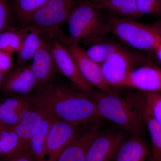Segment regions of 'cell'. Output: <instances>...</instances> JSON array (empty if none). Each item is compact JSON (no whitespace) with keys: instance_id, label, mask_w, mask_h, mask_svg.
<instances>
[{"instance_id":"6da1fadb","label":"cell","mask_w":161,"mask_h":161,"mask_svg":"<svg viewBox=\"0 0 161 161\" xmlns=\"http://www.w3.org/2000/svg\"><path fill=\"white\" fill-rule=\"evenodd\" d=\"M31 99V105L45 114L75 125L101 119L90 94L63 84L52 82L38 88Z\"/></svg>"},{"instance_id":"7a4b0ae2","label":"cell","mask_w":161,"mask_h":161,"mask_svg":"<svg viewBox=\"0 0 161 161\" xmlns=\"http://www.w3.org/2000/svg\"><path fill=\"white\" fill-rule=\"evenodd\" d=\"M107 21L110 31L121 42L133 49L154 52L161 42V20L143 23L113 16Z\"/></svg>"},{"instance_id":"3957f363","label":"cell","mask_w":161,"mask_h":161,"mask_svg":"<svg viewBox=\"0 0 161 161\" xmlns=\"http://www.w3.org/2000/svg\"><path fill=\"white\" fill-rule=\"evenodd\" d=\"M99 10L90 0H80L67 23L70 40L78 44L99 43L110 31Z\"/></svg>"},{"instance_id":"277c9868","label":"cell","mask_w":161,"mask_h":161,"mask_svg":"<svg viewBox=\"0 0 161 161\" xmlns=\"http://www.w3.org/2000/svg\"><path fill=\"white\" fill-rule=\"evenodd\" d=\"M90 95L101 118L111 121L132 135H140L145 125L125 98L121 97L114 91H94Z\"/></svg>"},{"instance_id":"5b68a950","label":"cell","mask_w":161,"mask_h":161,"mask_svg":"<svg viewBox=\"0 0 161 161\" xmlns=\"http://www.w3.org/2000/svg\"><path fill=\"white\" fill-rule=\"evenodd\" d=\"M80 0H49L26 21L23 27H34L53 37L60 28L67 23L72 13Z\"/></svg>"},{"instance_id":"8992f818","label":"cell","mask_w":161,"mask_h":161,"mask_svg":"<svg viewBox=\"0 0 161 161\" xmlns=\"http://www.w3.org/2000/svg\"><path fill=\"white\" fill-rule=\"evenodd\" d=\"M149 63L150 60L146 55L124 47L100 66L107 83L112 88H119L130 72L137 67Z\"/></svg>"},{"instance_id":"52a82bcc","label":"cell","mask_w":161,"mask_h":161,"mask_svg":"<svg viewBox=\"0 0 161 161\" xmlns=\"http://www.w3.org/2000/svg\"><path fill=\"white\" fill-rule=\"evenodd\" d=\"M58 36L61 42L59 41L64 43V45L62 44L69 52L82 78L92 86L95 87L99 91L106 92H113L112 87L105 80L100 64L91 59L78 43L73 42L69 37H65L61 34Z\"/></svg>"},{"instance_id":"ba28073f","label":"cell","mask_w":161,"mask_h":161,"mask_svg":"<svg viewBox=\"0 0 161 161\" xmlns=\"http://www.w3.org/2000/svg\"><path fill=\"white\" fill-rule=\"evenodd\" d=\"M78 126L55 119L46 142V161H57L60 153L78 134Z\"/></svg>"},{"instance_id":"9c48e42d","label":"cell","mask_w":161,"mask_h":161,"mask_svg":"<svg viewBox=\"0 0 161 161\" xmlns=\"http://www.w3.org/2000/svg\"><path fill=\"white\" fill-rule=\"evenodd\" d=\"M51 47L58 70L77 89L86 94L92 93L94 91L93 86L82 78L75 60L66 47L58 40L53 41Z\"/></svg>"},{"instance_id":"30bf717a","label":"cell","mask_w":161,"mask_h":161,"mask_svg":"<svg viewBox=\"0 0 161 161\" xmlns=\"http://www.w3.org/2000/svg\"><path fill=\"white\" fill-rule=\"evenodd\" d=\"M120 88L161 93V68L151 63L137 67L130 72Z\"/></svg>"},{"instance_id":"8fae6325","label":"cell","mask_w":161,"mask_h":161,"mask_svg":"<svg viewBox=\"0 0 161 161\" xmlns=\"http://www.w3.org/2000/svg\"><path fill=\"white\" fill-rule=\"evenodd\" d=\"M125 140L124 133L120 131H100L92 142L85 161H112Z\"/></svg>"},{"instance_id":"7c38bea8","label":"cell","mask_w":161,"mask_h":161,"mask_svg":"<svg viewBox=\"0 0 161 161\" xmlns=\"http://www.w3.org/2000/svg\"><path fill=\"white\" fill-rule=\"evenodd\" d=\"M38 88L31 65L18 67L6 75L0 90L5 94L28 96Z\"/></svg>"},{"instance_id":"4fadbf2b","label":"cell","mask_w":161,"mask_h":161,"mask_svg":"<svg viewBox=\"0 0 161 161\" xmlns=\"http://www.w3.org/2000/svg\"><path fill=\"white\" fill-rule=\"evenodd\" d=\"M32 59L31 66L37 81L38 88L52 83L58 69L52 52L51 43L46 39L42 38L40 47Z\"/></svg>"},{"instance_id":"5bb4252c","label":"cell","mask_w":161,"mask_h":161,"mask_svg":"<svg viewBox=\"0 0 161 161\" xmlns=\"http://www.w3.org/2000/svg\"><path fill=\"white\" fill-rule=\"evenodd\" d=\"M7 94L0 98V121L3 125L13 128L31 106V97Z\"/></svg>"},{"instance_id":"9a60e30c","label":"cell","mask_w":161,"mask_h":161,"mask_svg":"<svg viewBox=\"0 0 161 161\" xmlns=\"http://www.w3.org/2000/svg\"><path fill=\"white\" fill-rule=\"evenodd\" d=\"M100 131L96 123L89 130L78 135L60 153L57 161H85L92 142Z\"/></svg>"},{"instance_id":"2e32d148","label":"cell","mask_w":161,"mask_h":161,"mask_svg":"<svg viewBox=\"0 0 161 161\" xmlns=\"http://www.w3.org/2000/svg\"><path fill=\"white\" fill-rule=\"evenodd\" d=\"M45 113L32 105L23 113L13 129L17 134L25 150H30L31 141L40 127Z\"/></svg>"},{"instance_id":"e0dca14e","label":"cell","mask_w":161,"mask_h":161,"mask_svg":"<svg viewBox=\"0 0 161 161\" xmlns=\"http://www.w3.org/2000/svg\"><path fill=\"white\" fill-rule=\"evenodd\" d=\"M151 155L146 142L140 136L132 135L122 143L112 161H150Z\"/></svg>"},{"instance_id":"ac0fdd59","label":"cell","mask_w":161,"mask_h":161,"mask_svg":"<svg viewBox=\"0 0 161 161\" xmlns=\"http://www.w3.org/2000/svg\"><path fill=\"white\" fill-rule=\"evenodd\" d=\"M144 125H147L151 140L150 161H161V125L150 113L138 104L128 101Z\"/></svg>"},{"instance_id":"d6986e66","label":"cell","mask_w":161,"mask_h":161,"mask_svg":"<svg viewBox=\"0 0 161 161\" xmlns=\"http://www.w3.org/2000/svg\"><path fill=\"white\" fill-rule=\"evenodd\" d=\"M93 3L100 10H107L122 18L135 20L142 17L137 10L136 0H103Z\"/></svg>"},{"instance_id":"ffe728a7","label":"cell","mask_w":161,"mask_h":161,"mask_svg":"<svg viewBox=\"0 0 161 161\" xmlns=\"http://www.w3.org/2000/svg\"><path fill=\"white\" fill-rule=\"evenodd\" d=\"M55 119L45 113L40 127L31 141L30 151L36 161H46L47 137Z\"/></svg>"},{"instance_id":"44dd1931","label":"cell","mask_w":161,"mask_h":161,"mask_svg":"<svg viewBox=\"0 0 161 161\" xmlns=\"http://www.w3.org/2000/svg\"><path fill=\"white\" fill-rule=\"evenodd\" d=\"M125 98L143 107L161 125V93L139 91L129 94Z\"/></svg>"},{"instance_id":"7402d4cb","label":"cell","mask_w":161,"mask_h":161,"mask_svg":"<svg viewBox=\"0 0 161 161\" xmlns=\"http://www.w3.org/2000/svg\"><path fill=\"white\" fill-rule=\"evenodd\" d=\"M12 128L4 127L0 131V159L7 160L26 152Z\"/></svg>"},{"instance_id":"603a6c76","label":"cell","mask_w":161,"mask_h":161,"mask_svg":"<svg viewBox=\"0 0 161 161\" xmlns=\"http://www.w3.org/2000/svg\"><path fill=\"white\" fill-rule=\"evenodd\" d=\"M12 17L22 27L29 18L49 0H9Z\"/></svg>"},{"instance_id":"cb8c5ba5","label":"cell","mask_w":161,"mask_h":161,"mask_svg":"<svg viewBox=\"0 0 161 161\" xmlns=\"http://www.w3.org/2000/svg\"><path fill=\"white\" fill-rule=\"evenodd\" d=\"M28 27H9L0 34V50L13 54L18 53L22 47L26 35Z\"/></svg>"},{"instance_id":"d4e9b609","label":"cell","mask_w":161,"mask_h":161,"mask_svg":"<svg viewBox=\"0 0 161 161\" xmlns=\"http://www.w3.org/2000/svg\"><path fill=\"white\" fill-rule=\"evenodd\" d=\"M28 27L29 31L26 35L22 47L18 52L16 64L18 67L24 66L30 59H32L41 44V32L34 27Z\"/></svg>"},{"instance_id":"484cf974","label":"cell","mask_w":161,"mask_h":161,"mask_svg":"<svg viewBox=\"0 0 161 161\" xmlns=\"http://www.w3.org/2000/svg\"><path fill=\"white\" fill-rule=\"evenodd\" d=\"M124 47L118 43L99 42L92 45L86 52L91 59L101 64L112 55Z\"/></svg>"},{"instance_id":"4316f807","label":"cell","mask_w":161,"mask_h":161,"mask_svg":"<svg viewBox=\"0 0 161 161\" xmlns=\"http://www.w3.org/2000/svg\"><path fill=\"white\" fill-rule=\"evenodd\" d=\"M138 12L144 15H161V0H136Z\"/></svg>"},{"instance_id":"83f0119b","label":"cell","mask_w":161,"mask_h":161,"mask_svg":"<svg viewBox=\"0 0 161 161\" xmlns=\"http://www.w3.org/2000/svg\"><path fill=\"white\" fill-rule=\"evenodd\" d=\"M12 17L9 0H0V34L9 27Z\"/></svg>"},{"instance_id":"f1b7e54d","label":"cell","mask_w":161,"mask_h":161,"mask_svg":"<svg viewBox=\"0 0 161 161\" xmlns=\"http://www.w3.org/2000/svg\"><path fill=\"white\" fill-rule=\"evenodd\" d=\"M12 54L0 50V72L7 75L13 67Z\"/></svg>"},{"instance_id":"f546056e","label":"cell","mask_w":161,"mask_h":161,"mask_svg":"<svg viewBox=\"0 0 161 161\" xmlns=\"http://www.w3.org/2000/svg\"><path fill=\"white\" fill-rule=\"evenodd\" d=\"M6 161H36L30 150Z\"/></svg>"},{"instance_id":"4dcf8cb0","label":"cell","mask_w":161,"mask_h":161,"mask_svg":"<svg viewBox=\"0 0 161 161\" xmlns=\"http://www.w3.org/2000/svg\"><path fill=\"white\" fill-rule=\"evenodd\" d=\"M158 61L161 63V42L154 51Z\"/></svg>"},{"instance_id":"1f68e13d","label":"cell","mask_w":161,"mask_h":161,"mask_svg":"<svg viewBox=\"0 0 161 161\" xmlns=\"http://www.w3.org/2000/svg\"><path fill=\"white\" fill-rule=\"evenodd\" d=\"M6 76V75H5V74L0 72V88H1V86H2L4 78H5Z\"/></svg>"},{"instance_id":"d6a6232c","label":"cell","mask_w":161,"mask_h":161,"mask_svg":"<svg viewBox=\"0 0 161 161\" xmlns=\"http://www.w3.org/2000/svg\"><path fill=\"white\" fill-rule=\"evenodd\" d=\"M4 127H5L4 126V125H3V124L2 123V122H1V121H0V131H1V130H2L3 128H4Z\"/></svg>"},{"instance_id":"836d02e7","label":"cell","mask_w":161,"mask_h":161,"mask_svg":"<svg viewBox=\"0 0 161 161\" xmlns=\"http://www.w3.org/2000/svg\"><path fill=\"white\" fill-rule=\"evenodd\" d=\"M93 3H96V2H100V1H103V0H90Z\"/></svg>"},{"instance_id":"e575fe53","label":"cell","mask_w":161,"mask_h":161,"mask_svg":"<svg viewBox=\"0 0 161 161\" xmlns=\"http://www.w3.org/2000/svg\"><path fill=\"white\" fill-rule=\"evenodd\" d=\"M0 161H2V160H1V159H0Z\"/></svg>"}]
</instances>
